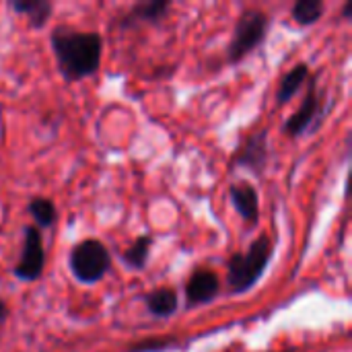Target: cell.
Instances as JSON below:
<instances>
[{
    "instance_id": "obj_1",
    "label": "cell",
    "mask_w": 352,
    "mask_h": 352,
    "mask_svg": "<svg viewBox=\"0 0 352 352\" xmlns=\"http://www.w3.org/2000/svg\"><path fill=\"white\" fill-rule=\"evenodd\" d=\"M50 45L60 74L70 82L93 76L101 66L103 39L95 31H78L60 25L50 33Z\"/></svg>"
},
{
    "instance_id": "obj_2",
    "label": "cell",
    "mask_w": 352,
    "mask_h": 352,
    "mask_svg": "<svg viewBox=\"0 0 352 352\" xmlns=\"http://www.w3.org/2000/svg\"><path fill=\"white\" fill-rule=\"evenodd\" d=\"M272 239L268 235H260L248 252H237L227 262V285L233 295H243L258 285V280L268 270L272 258Z\"/></svg>"
},
{
    "instance_id": "obj_3",
    "label": "cell",
    "mask_w": 352,
    "mask_h": 352,
    "mask_svg": "<svg viewBox=\"0 0 352 352\" xmlns=\"http://www.w3.org/2000/svg\"><path fill=\"white\" fill-rule=\"evenodd\" d=\"M270 27V16L264 10H245L233 29L229 47H227V58L231 64L241 62L243 58H248L254 50H258L268 33Z\"/></svg>"
},
{
    "instance_id": "obj_4",
    "label": "cell",
    "mask_w": 352,
    "mask_h": 352,
    "mask_svg": "<svg viewBox=\"0 0 352 352\" xmlns=\"http://www.w3.org/2000/svg\"><path fill=\"white\" fill-rule=\"evenodd\" d=\"M68 266L72 276L82 285L99 283L111 268L109 250L99 239H85L70 252Z\"/></svg>"
},
{
    "instance_id": "obj_5",
    "label": "cell",
    "mask_w": 352,
    "mask_h": 352,
    "mask_svg": "<svg viewBox=\"0 0 352 352\" xmlns=\"http://www.w3.org/2000/svg\"><path fill=\"white\" fill-rule=\"evenodd\" d=\"M45 268V248L41 231L35 225L25 227L23 231V250L12 274L23 283H35Z\"/></svg>"
},
{
    "instance_id": "obj_6",
    "label": "cell",
    "mask_w": 352,
    "mask_h": 352,
    "mask_svg": "<svg viewBox=\"0 0 352 352\" xmlns=\"http://www.w3.org/2000/svg\"><path fill=\"white\" fill-rule=\"evenodd\" d=\"M324 93L318 91V82L316 78L307 80V93L303 97V103L299 105V109L289 118V122L285 124V134H289L291 138H299L303 134H307V130L316 128L320 118L324 116Z\"/></svg>"
},
{
    "instance_id": "obj_7",
    "label": "cell",
    "mask_w": 352,
    "mask_h": 352,
    "mask_svg": "<svg viewBox=\"0 0 352 352\" xmlns=\"http://www.w3.org/2000/svg\"><path fill=\"white\" fill-rule=\"evenodd\" d=\"M270 159V146H268V132L260 130L256 134H250L248 140L237 148L233 157V167L237 169H250L254 173H264Z\"/></svg>"
},
{
    "instance_id": "obj_8",
    "label": "cell",
    "mask_w": 352,
    "mask_h": 352,
    "mask_svg": "<svg viewBox=\"0 0 352 352\" xmlns=\"http://www.w3.org/2000/svg\"><path fill=\"white\" fill-rule=\"evenodd\" d=\"M221 293V278L210 268H198L186 283V301L190 307L204 305L217 299Z\"/></svg>"
},
{
    "instance_id": "obj_9",
    "label": "cell",
    "mask_w": 352,
    "mask_h": 352,
    "mask_svg": "<svg viewBox=\"0 0 352 352\" xmlns=\"http://www.w3.org/2000/svg\"><path fill=\"white\" fill-rule=\"evenodd\" d=\"M171 8V2L167 0H148V2H138L134 4L120 21L122 29H132L138 25H153L159 23L163 16H167Z\"/></svg>"
},
{
    "instance_id": "obj_10",
    "label": "cell",
    "mask_w": 352,
    "mask_h": 352,
    "mask_svg": "<svg viewBox=\"0 0 352 352\" xmlns=\"http://www.w3.org/2000/svg\"><path fill=\"white\" fill-rule=\"evenodd\" d=\"M229 194H231V202H233L235 210L239 212V217L250 225H258V221H260L258 190L250 182H237V184H231Z\"/></svg>"
},
{
    "instance_id": "obj_11",
    "label": "cell",
    "mask_w": 352,
    "mask_h": 352,
    "mask_svg": "<svg viewBox=\"0 0 352 352\" xmlns=\"http://www.w3.org/2000/svg\"><path fill=\"white\" fill-rule=\"evenodd\" d=\"M144 305L148 309V314L153 318H161V320H167L171 318L177 307H179V297H177V291L171 289V287H161V289H155L151 293L144 295Z\"/></svg>"
},
{
    "instance_id": "obj_12",
    "label": "cell",
    "mask_w": 352,
    "mask_h": 352,
    "mask_svg": "<svg viewBox=\"0 0 352 352\" xmlns=\"http://www.w3.org/2000/svg\"><path fill=\"white\" fill-rule=\"evenodd\" d=\"M8 4L14 12L27 16L29 25L33 29L45 27V23L50 21V16L54 12V4L47 0H10Z\"/></svg>"
},
{
    "instance_id": "obj_13",
    "label": "cell",
    "mask_w": 352,
    "mask_h": 352,
    "mask_svg": "<svg viewBox=\"0 0 352 352\" xmlns=\"http://www.w3.org/2000/svg\"><path fill=\"white\" fill-rule=\"evenodd\" d=\"M307 80H309V66H307L305 62L293 66V68L283 76V80H280V85H278L276 103L283 105V103L291 101V99L303 89V85H305Z\"/></svg>"
},
{
    "instance_id": "obj_14",
    "label": "cell",
    "mask_w": 352,
    "mask_h": 352,
    "mask_svg": "<svg viewBox=\"0 0 352 352\" xmlns=\"http://www.w3.org/2000/svg\"><path fill=\"white\" fill-rule=\"evenodd\" d=\"M151 248H153V237L151 235H140L138 239H134V243L122 254V260L126 262L128 268L132 270H142L148 262L151 256Z\"/></svg>"
},
{
    "instance_id": "obj_15",
    "label": "cell",
    "mask_w": 352,
    "mask_h": 352,
    "mask_svg": "<svg viewBox=\"0 0 352 352\" xmlns=\"http://www.w3.org/2000/svg\"><path fill=\"white\" fill-rule=\"evenodd\" d=\"M29 214L33 217L35 221V227L41 231V229H50L54 227V223L58 221V212H56V204L47 198H41V196H35L31 198L29 202Z\"/></svg>"
},
{
    "instance_id": "obj_16",
    "label": "cell",
    "mask_w": 352,
    "mask_h": 352,
    "mask_svg": "<svg viewBox=\"0 0 352 352\" xmlns=\"http://www.w3.org/2000/svg\"><path fill=\"white\" fill-rule=\"evenodd\" d=\"M326 10V4L322 0H297L293 4V21L297 25H303V27H309V25H316L322 14Z\"/></svg>"
},
{
    "instance_id": "obj_17",
    "label": "cell",
    "mask_w": 352,
    "mask_h": 352,
    "mask_svg": "<svg viewBox=\"0 0 352 352\" xmlns=\"http://www.w3.org/2000/svg\"><path fill=\"white\" fill-rule=\"evenodd\" d=\"M173 344H177L173 338H148V340H142V342L134 344L132 349H128L126 352H163L173 349Z\"/></svg>"
},
{
    "instance_id": "obj_18",
    "label": "cell",
    "mask_w": 352,
    "mask_h": 352,
    "mask_svg": "<svg viewBox=\"0 0 352 352\" xmlns=\"http://www.w3.org/2000/svg\"><path fill=\"white\" fill-rule=\"evenodd\" d=\"M6 318H8V309H6L4 301L0 299V328H2V324L6 322Z\"/></svg>"
},
{
    "instance_id": "obj_19",
    "label": "cell",
    "mask_w": 352,
    "mask_h": 352,
    "mask_svg": "<svg viewBox=\"0 0 352 352\" xmlns=\"http://www.w3.org/2000/svg\"><path fill=\"white\" fill-rule=\"evenodd\" d=\"M283 352H293V351H283Z\"/></svg>"
}]
</instances>
